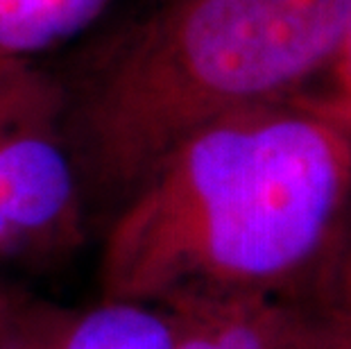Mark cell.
Returning a JSON list of instances; mask_svg holds the SVG:
<instances>
[{
	"label": "cell",
	"instance_id": "obj_6",
	"mask_svg": "<svg viewBox=\"0 0 351 349\" xmlns=\"http://www.w3.org/2000/svg\"><path fill=\"white\" fill-rule=\"evenodd\" d=\"M114 0H0V62L27 64L29 57L69 41Z\"/></svg>",
	"mask_w": 351,
	"mask_h": 349
},
{
	"label": "cell",
	"instance_id": "obj_5",
	"mask_svg": "<svg viewBox=\"0 0 351 349\" xmlns=\"http://www.w3.org/2000/svg\"><path fill=\"white\" fill-rule=\"evenodd\" d=\"M173 349H276L274 326L243 297H193L166 306Z\"/></svg>",
	"mask_w": 351,
	"mask_h": 349
},
{
	"label": "cell",
	"instance_id": "obj_1",
	"mask_svg": "<svg viewBox=\"0 0 351 349\" xmlns=\"http://www.w3.org/2000/svg\"><path fill=\"white\" fill-rule=\"evenodd\" d=\"M347 182L333 125L283 102L182 141L109 215L100 300L166 306L283 281L322 243Z\"/></svg>",
	"mask_w": 351,
	"mask_h": 349
},
{
	"label": "cell",
	"instance_id": "obj_7",
	"mask_svg": "<svg viewBox=\"0 0 351 349\" xmlns=\"http://www.w3.org/2000/svg\"><path fill=\"white\" fill-rule=\"evenodd\" d=\"M48 86L50 82L32 71L29 64L0 62V125Z\"/></svg>",
	"mask_w": 351,
	"mask_h": 349
},
{
	"label": "cell",
	"instance_id": "obj_8",
	"mask_svg": "<svg viewBox=\"0 0 351 349\" xmlns=\"http://www.w3.org/2000/svg\"><path fill=\"white\" fill-rule=\"evenodd\" d=\"M23 304L25 302L21 300V297L7 293V291H3V288H0V324L10 320V317L16 313L21 306H23Z\"/></svg>",
	"mask_w": 351,
	"mask_h": 349
},
{
	"label": "cell",
	"instance_id": "obj_4",
	"mask_svg": "<svg viewBox=\"0 0 351 349\" xmlns=\"http://www.w3.org/2000/svg\"><path fill=\"white\" fill-rule=\"evenodd\" d=\"M0 349H173L166 311L100 300L86 309H27L0 324Z\"/></svg>",
	"mask_w": 351,
	"mask_h": 349
},
{
	"label": "cell",
	"instance_id": "obj_2",
	"mask_svg": "<svg viewBox=\"0 0 351 349\" xmlns=\"http://www.w3.org/2000/svg\"><path fill=\"white\" fill-rule=\"evenodd\" d=\"M349 25L351 0H166L73 114L66 141L86 204L111 215L197 130L283 102L335 64Z\"/></svg>",
	"mask_w": 351,
	"mask_h": 349
},
{
	"label": "cell",
	"instance_id": "obj_3",
	"mask_svg": "<svg viewBox=\"0 0 351 349\" xmlns=\"http://www.w3.org/2000/svg\"><path fill=\"white\" fill-rule=\"evenodd\" d=\"M48 88L0 125V263L52 258L86 236L88 204Z\"/></svg>",
	"mask_w": 351,
	"mask_h": 349
},
{
	"label": "cell",
	"instance_id": "obj_9",
	"mask_svg": "<svg viewBox=\"0 0 351 349\" xmlns=\"http://www.w3.org/2000/svg\"><path fill=\"white\" fill-rule=\"evenodd\" d=\"M340 71H345V77H347V84L351 86V25H349V32L345 36V43H342V50L338 59H335V64Z\"/></svg>",
	"mask_w": 351,
	"mask_h": 349
}]
</instances>
